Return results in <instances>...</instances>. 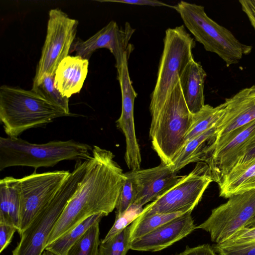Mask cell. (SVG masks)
I'll use <instances>...</instances> for the list:
<instances>
[{
	"mask_svg": "<svg viewBox=\"0 0 255 255\" xmlns=\"http://www.w3.org/2000/svg\"><path fill=\"white\" fill-rule=\"evenodd\" d=\"M100 222L91 226L71 246L66 255H98L101 242Z\"/></svg>",
	"mask_w": 255,
	"mask_h": 255,
	"instance_id": "d4e9b609",
	"label": "cell"
},
{
	"mask_svg": "<svg viewBox=\"0 0 255 255\" xmlns=\"http://www.w3.org/2000/svg\"><path fill=\"white\" fill-rule=\"evenodd\" d=\"M212 182L207 164L204 162H198L191 172L183 175L168 191L146 205L138 217L192 212Z\"/></svg>",
	"mask_w": 255,
	"mask_h": 255,
	"instance_id": "ba28073f",
	"label": "cell"
},
{
	"mask_svg": "<svg viewBox=\"0 0 255 255\" xmlns=\"http://www.w3.org/2000/svg\"><path fill=\"white\" fill-rule=\"evenodd\" d=\"M134 30L128 22L126 23L124 28H120L116 21L111 20L87 40H75L70 52H75L76 55L89 60L97 49L107 48L114 55L115 66L118 70L122 66L125 54L132 51L129 41Z\"/></svg>",
	"mask_w": 255,
	"mask_h": 255,
	"instance_id": "7c38bea8",
	"label": "cell"
},
{
	"mask_svg": "<svg viewBox=\"0 0 255 255\" xmlns=\"http://www.w3.org/2000/svg\"><path fill=\"white\" fill-rule=\"evenodd\" d=\"M239 2L255 31V0H240Z\"/></svg>",
	"mask_w": 255,
	"mask_h": 255,
	"instance_id": "e575fe53",
	"label": "cell"
},
{
	"mask_svg": "<svg viewBox=\"0 0 255 255\" xmlns=\"http://www.w3.org/2000/svg\"><path fill=\"white\" fill-rule=\"evenodd\" d=\"M224 113L216 124V138L212 151L224 145L230 136L255 120V85L244 88L225 99Z\"/></svg>",
	"mask_w": 255,
	"mask_h": 255,
	"instance_id": "5bb4252c",
	"label": "cell"
},
{
	"mask_svg": "<svg viewBox=\"0 0 255 255\" xmlns=\"http://www.w3.org/2000/svg\"><path fill=\"white\" fill-rule=\"evenodd\" d=\"M104 213L94 215L78 224L71 230L61 236L47 246L45 250H49L57 255H66L71 246L94 224L100 222Z\"/></svg>",
	"mask_w": 255,
	"mask_h": 255,
	"instance_id": "603a6c76",
	"label": "cell"
},
{
	"mask_svg": "<svg viewBox=\"0 0 255 255\" xmlns=\"http://www.w3.org/2000/svg\"><path fill=\"white\" fill-rule=\"evenodd\" d=\"M225 104L213 107L205 104L198 113L193 114V122L185 137V142L196 137L216 125L223 116Z\"/></svg>",
	"mask_w": 255,
	"mask_h": 255,
	"instance_id": "7402d4cb",
	"label": "cell"
},
{
	"mask_svg": "<svg viewBox=\"0 0 255 255\" xmlns=\"http://www.w3.org/2000/svg\"><path fill=\"white\" fill-rule=\"evenodd\" d=\"M216 125L185 142L169 165L173 171L178 172L191 163L205 162L212 152L216 141Z\"/></svg>",
	"mask_w": 255,
	"mask_h": 255,
	"instance_id": "d6986e66",
	"label": "cell"
},
{
	"mask_svg": "<svg viewBox=\"0 0 255 255\" xmlns=\"http://www.w3.org/2000/svg\"><path fill=\"white\" fill-rule=\"evenodd\" d=\"M207 74L202 65L193 60L185 68L179 84L187 106L192 114L204 106V83Z\"/></svg>",
	"mask_w": 255,
	"mask_h": 255,
	"instance_id": "ac0fdd59",
	"label": "cell"
},
{
	"mask_svg": "<svg viewBox=\"0 0 255 255\" xmlns=\"http://www.w3.org/2000/svg\"><path fill=\"white\" fill-rule=\"evenodd\" d=\"M184 214L185 213L157 214L142 218L137 217L130 224L131 241L150 233Z\"/></svg>",
	"mask_w": 255,
	"mask_h": 255,
	"instance_id": "cb8c5ba5",
	"label": "cell"
},
{
	"mask_svg": "<svg viewBox=\"0 0 255 255\" xmlns=\"http://www.w3.org/2000/svg\"><path fill=\"white\" fill-rule=\"evenodd\" d=\"M19 179L5 177L0 180V223L19 229Z\"/></svg>",
	"mask_w": 255,
	"mask_h": 255,
	"instance_id": "44dd1931",
	"label": "cell"
},
{
	"mask_svg": "<svg viewBox=\"0 0 255 255\" xmlns=\"http://www.w3.org/2000/svg\"><path fill=\"white\" fill-rule=\"evenodd\" d=\"M255 227V216L250 222H248L246 227Z\"/></svg>",
	"mask_w": 255,
	"mask_h": 255,
	"instance_id": "8d00e7d4",
	"label": "cell"
},
{
	"mask_svg": "<svg viewBox=\"0 0 255 255\" xmlns=\"http://www.w3.org/2000/svg\"><path fill=\"white\" fill-rule=\"evenodd\" d=\"M228 199L213 209L209 217L196 226V229L208 232L211 241L216 244L233 237L255 216V189Z\"/></svg>",
	"mask_w": 255,
	"mask_h": 255,
	"instance_id": "30bf717a",
	"label": "cell"
},
{
	"mask_svg": "<svg viewBox=\"0 0 255 255\" xmlns=\"http://www.w3.org/2000/svg\"><path fill=\"white\" fill-rule=\"evenodd\" d=\"M186 27L205 49L216 53L229 67L238 64L253 47L241 43L226 27L210 18L201 5L181 1L173 6Z\"/></svg>",
	"mask_w": 255,
	"mask_h": 255,
	"instance_id": "5b68a950",
	"label": "cell"
},
{
	"mask_svg": "<svg viewBox=\"0 0 255 255\" xmlns=\"http://www.w3.org/2000/svg\"><path fill=\"white\" fill-rule=\"evenodd\" d=\"M130 225L111 239L101 241L98 255H126L130 249Z\"/></svg>",
	"mask_w": 255,
	"mask_h": 255,
	"instance_id": "83f0119b",
	"label": "cell"
},
{
	"mask_svg": "<svg viewBox=\"0 0 255 255\" xmlns=\"http://www.w3.org/2000/svg\"><path fill=\"white\" fill-rule=\"evenodd\" d=\"M31 90L40 95L46 100L60 107L69 115V98L63 97L54 85V76L45 75L40 82L32 86Z\"/></svg>",
	"mask_w": 255,
	"mask_h": 255,
	"instance_id": "484cf974",
	"label": "cell"
},
{
	"mask_svg": "<svg viewBox=\"0 0 255 255\" xmlns=\"http://www.w3.org/2000/svg\"><path fill=\"white\" fill-rule=\"evenodd\" d=\"M255 241V227H245L226 241L215 244L219 247H228Z\"/></svg>",
	"mask_w": 255,
	"mask_h": 255,
	"instance_id": "4dcf8cb0",
	"label": "cell"
},
{
	"mask_svg": "<svg viewBox=\"0 0 255 255\" xmlns=\"http://www.w3.org/2000/svg\"><path fill=\"white\" fill-rule=\"evenodd\" d=\"M78 25L77 20L70 18L61 9L50 10L45 40L32 86L38 85L45 75L54 76L59 63L68 56Z\"/></svg>",
	"mask_w": 255,
	"mask_h": 255,
	"instance_id": "9c48e42d",
	"label": "cell"
},
{
	"mask_svg": "<svg viewBox=\"0 0 255 255\" xmlns=\"http://www.w3.org/2000/svg\"><path fill=\"white\" fill-rule=\"evenodd\" d=\"M138 193L133 203L142 207L163 195L174 186L183 176L173 171L170 165H159L135 170Z\"/></svg>",
	"mask_w": 255,
	"mask_h": 255,
	"instance_id": "2e32d148",
	"label": "cell"
},
{
	"mask_svg": "<svg viewBox=\"0 0 255 255\" xmlns=\"http://www.w3.org/2000/svg\"><path fill=\"white\" fill-rule=\"evenodd\" d=\"M176 255H218L213 247L208 244L190 248L186 246L185 250Z\"/></svg>",
	"mask_w": 255,
	"mask_h": 255,
	"instance_id": "d6a6232c",
	"label": "cell"
},
{
	"mask_svg": "<svg viewBox=\"0 0 255 255\" xmlns=\"http://www.w3.org/2000/svg\"><path fill=\"white\" fill-rule=\"evenodd\" d=\"M69 116L31 90L7 85L0 87V120L8 137H17L27 129Z\"/></svg>",
	"mask_w": 255,
	"mask_h": 255,
	"instance_id": "7a4b0ae2",
	"label": "cell"
},
{
	"mask_svg": "<svg viewBox=\"0 0 255 255\" xmlns=\"http://www.w3.org/2000/svg\"><path fill=\"white\" fill-rule=\"evenodd\" d=\"M157 79L151 95L150 112L162 107L179 81L188 64L194 60L195 41L184 25L168 28L163 39Z\"/></svg>",
	"mask_w": 255,
	"mask_h": 255,
	"instance_id": "8992f818",
	"label": "cell"
},
{
	"mask_svg": "<svg viewBox=\"0 0 255 255\" xmlns=\"http://www.w3.org/2000/svg\"><path fill=\"white\" fill-rule=\"evenodd\" d=\"M42 255H57L55 254L54 253H53V252H52L49 250H44L43 253L42 254Z\"/></svg>",
	"mask_w": 255,
	"mask_h": 255,
	"instance_id": "74e56055",
	"label": "cell"
},
{
	"mask_svg": "<svg viewBox=\"0 0 255 255\" xmlns=\"http://www.w3.org/2000/svg\"><path fill=\"white\" fill-rule=\"evenodd\" d=\"M191 213L187 212L150 233L134 239L130 242V249L158 252L186 237L196 229Z\"/></svg>",
	"mask_w": 255,
	"mask_h": 255,
	"instance_id": "9a60e30c",
	"label": "cell"
},
{
	"mask_svg": "<svg viewBox=\"0 0 255 255\" xmlns=\"http://www.w3.org/2000/svg\"><path fill=\"white\" fill-rule=\"evenodd\" d=\"M150 115L152 147L162 163L170 165L185 143L193 118L184 100L179 81L163 105Z\"/></svg>",
	"mask_w": 255,
	"mask_h": 255,
	"instance_id": "277c9868",
	"label": "cell"
},
{
	"mask_svg": "<svg viewBox=\"0 0 255 255\" xmlns=\"http://www.w3.org/2000/svg\"><path fill=\"white\" fill-rule=\"evenodd\" d=\"M109 150L95 145L84 176L64 208L45 248L87 218L116 208L125 173Z\"/></svg>",
	"mask_w": 255,
	"mask_h": 255,
	"instance_id": "6da1fadb",
	"label": "cell"
},
{
	"mask_svg": "<svg viewBox=\"0 0 255 255\" xmlns=\"http://www.w3.org/2000/svg\"><path fill=\"white\" fill-rule=\"evenodd\" d=\"M101 2H114L125 4L138 5H147L151 6H166L173 8L174 5H171L165 2L157 0H101Z\"/></svg>",
	"mask_w": 255,
	"mask_h": 255,
	"instance_id": "836d02e7",
	"label": "cell"
},
{
	"mask_svg": "<svg viewBox=\"0 0 255 255\" xmlns=\"http://www.w3.org/2000/svg\"><path fill=\"white\" fill-rule=\"evenodd\" d=\"M138 193L135 170L125 173L124 181L116 206V214H121L133 204Z\"/></svg>",
	"mask_w": 255,
	"mask_h": 255,
	"instance_id": "4316f807",
	"label": "cell"
},
{
	"mask_svg": "<svg viewBox=\"0 0 255 255\" xmlns=\"http://www.w3.org/2000/svg\"><path fill=\"white\" fill-rule=\"evenodd\" d=\"M143 208L132 204L126 211L121 214H116L115 221L103 242L107 241L121 233L130 225L140 214Z\"/></svg>",
	"mask_w": 255,
	"mask_h": 255,
	"instance_id": "f1b7e54d",
	"label": "cell"
},
{
	"mask_svg": "<svg viewBox=\"0 0 255 255\" xmlns=\"http://www.w3.org/2000/svg\"><path fill=\"white\" fill-rule=\"evenodd\" d=\"M93 147L74 140L35 144L18 137H0V170L11 166L53 167L63 160H88Z\"/></svg>",
	"mask_w": 255,
	"mask_h": 255,
	"instance_id": "3957f363",
	"label": "cell"
},
{
	"mask_svg": "<svg viewBox=\"0 0 255 255\" xmlns=\"http://www.w3.org/2000/svg\"><path fill=\"white\" fill-rule=\"evenodd\" d=\"M17 228L11 225L0 223V253L10 244Z\"/></svg>",
	"mask_w": 255,
	"mask_h": 255,
	"instance_id": "1f68e13d",
	"label": "cell"
},
{
	"mask_svg": "<svg viewBox=\"0 0 255 255\" xmlns=\"http://www.w3.org/2000/svg\"><path fill=\"white\" fill-rule=\"evenodd\" d=\"M218 255H255V241L228 247L212 246Z\"/></svg>",
	"mask_w": 255,
	"mask_h": 255,
	"instance_id": "f546056e",
	"label": "cell"
},
{
	"mask_svg": "<svg viewBox=\"0 0 255 255\" xmlns=\"http://www.w3.org/2000/svg\"><path fill=\"white\" fill-rule=\"evenodd\" d=\"M255 161V142L250 147L244 157L237 163L234 167L242 166L248 163H252Z\"/></svg>",
	"mask_w": 255,
	"mask_h": 255,
	"instance_id": "d590c367",
	"label": "cell"
},
{
	"mask_svg": "<svg viewBox=\"0 0 255 255\" xmlns=\"http://www.w3.org/2000/svg\"><path fill=\"white\" fill-rule=\"evenodd\" d=\"M218 184L224 198L255 190V162L234 167Z\"/></svg>",
	"mask_w": 255,
	"mask_h": 255,
	"instance_id": "ffe728a7",
	"label": "cell"
},
{
	"mask_svg": "<svg viewBox=\"0 0 255 255\" xmlns=\"http://www.w3.org/2000/svg\"><path fill=\"white\" fill-rule=\"evenodd\" d=\"M70 173L65 170L34 172L19 179V235L51 200Z\"/></svg>",
	"mask_w": 255,
	"mask_h": 255,
	"instance_id": "8fae6325",
	"label": "cell"
},
{
	"mask_svg": "<svg viewBox=\"0 0 255 255\" xmlns=\"http://www.w3.org/2000/svg\"><path fill=\"white\" fill-rule=\"evenodd\" d=\"M255 142V120L234 132L222 146L214 149L205 161L213 181L218 184Z\"/></svg>",
	"mask_w": 255,
	"mask_h": 255,
	"instance_id": "4fadbf2b",
	"label": "cell"
},
{
	"mask_svg": "<svg viewBox=\"0 0 255 255\" xmlns=\"http://www.w3.org/2000/svg\"><path fill=\"white\" fill-rule=\"evenodd\" d=\"M76 161L53 198L20 235L12 255H42L55 224L85 173L88 160Z\"/></svg>",
	"mask_w": 255,
	"mask_h": 255,
	"instance_id": "52a82bcc",
	"label": "cell"
},
{
	"mask_svg": "<svg viewBox=\"0 0 255 255\" xmlns=\"http://www.w3.org/2000/svg\"><path fill=\"white\" fill-rule=\"evenodd\" d=\"M89 60L68 55L58 65L54 75V85L61 94L69 98L81 91L88 72Z\"/></svg>",
	"mask_w": 255,
	"mask_h": 255,
	"instance_id": "e0dca14e",
	"label": "cell"
}]
</instances>
